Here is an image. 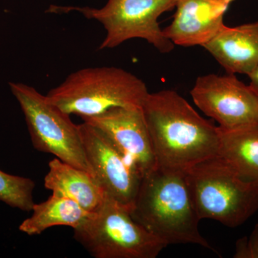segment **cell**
<instances>
[{"mask_svg": "<svg viewBox=\"0 0 258 258\" xmlns=\"http://www.w3.org/2000/svg\"><path fill=\"white\" fill-rule=\"evenodd\" d=\"M142 111L157 169L186 174L199 163L217 155L218 126L202 117L176 91L149 93Z\"/></svg>", "mask_w": 258, "mask_h": 258, "instance_id": "1", "label": "cell"}, {"mask_svg": "<svg viewBox=\"0 0 258 258\" xmlns=\"http://www.w3.org/2000/svg\"><path fill=\"white\" fill-rule=\"evenodd\" d=\"M131 215L166 246L198 244L216 252L199 230L201 220L186 174L157 169L144 176Z\"/></svg>", "mask_w": 258, "mask_h": 258, "instance_id": "2", "label": "cell"}, {"mask_svg": "<svg viewBox=\"0 0 258 258\" xmlns=\"http://www.w3.org/2000/svg\"><path fill=\"white\" fill-rule=\"evenodd\" d=\"M149 93L145 83L130 72L119 68L96 67L69 75L46 97L64 113L83 118L115 107L142 108Z\"/></svg>", "mask_w": 258, "mask_h": 258, "instance_id": "3", "label": "cell"}, {"mask_svg": "<svg viewBox=\"0 0 258 258\" xmlns=\"http://www.w3.org/2000/svg\"><path fill=\"white\" fill-rule=\"evenodd\" d=\"M186 176L200 220L236 228L258 211V183L241 179L217 155L193 166Z\"/></svg>", "mask_w": 258, "mask_h": 258, "instance_id": "4", "label": "cell"}, {"mask_svg": "<svg viewBox=\"0 0 258 258\" xmlns=\"http://www.w3.org/2000/svg\"><path fill=\"white\" fill-rule=\"evenodd\" d=\"M74 232L95 258H156L167 247L134 220L128 207L108 194Z\"/></svg>", "mask_w": 258, "mask_h": 258, "instance_id": "5", "label": "cell"}, {"mask_svg": "<svg viewBox=\"0 0 258 258\" xmlns=\"http://www.w3.org/2000/svg\"><path fill=\"white\" fill-rule=\"evenodd\" d=\"M178 0H108L103 8L60 7L52 5L47 13L76 11L101 23L106 31L100 50L119 46L131 39L147 40L161 53H169L174 45L159 26V17L175 8Z\"/></svg>", "mask_w": 258, "mask_h": 258, "instance_id": "6", "label": "cell"}, {"mask_svg": "<svg viewBox=\"0 0 258 258\" xmlns=\"http://www.w3.org/2000/svg\"><path fill=\"white\" fill-rule=\"evenodd\" d=\"M9 86L25 115L33 147L93 175L79 125L35 88L22 83L10 82Z\"/></svg>", "mask_w": 258, "mask_h": 258, "instance_id": "7", "label": "cell"}, {"mask_svg": "<svg viewBox=\"0 0 258 258\" xmlns=\"http://www.w3.org/2000/svg\"><path fill=\"white\" fill-rule=\"evenodd\" d=\"M190 93L199 109L216 120L219 128L258 124L257 96L235 74L200 76Z\"/></svg>", "mask_w": 258, "mask_h": 258, "instance_id": "8", "label": "cell"}, {"mask_svg": "<svg viewBox=\"0 0 258 258\" xmlns=\"http://www.w3.org/2000/svg\"><path fill=\"white\" fill-rule=\"evenodd\" d=\"M79 127L93 176L105 192L132 209L143 177L101 130L85 122Z\"/></svg>", "mask_w": 258, "mask_h": 258, "instance_id": "9", "label": "cell"}, {"mask_svg": "<svg viewBox=\"0 0 258 258\" xmlns=\"http://www.w3.org/2000/svg\"><path fill=\"white\" fill-rule=\"evenodd\" d=\"M82 119L101 130L142 177L157 169L142 108L115 107Z\"/></svg>", "mask_w": 258, "mask_h": 258, "instance_id": "10", "label": "cell"}, {"mask_svg": "<svg viewBox=\"0 0 258 258\" xmlns=\"http://www.w3.org/2000/svg\"><path fill=\"white\" fill-rule=\"evenodd\" d=\"M229 5L224 0H178L173 21L163 33L174 45L203 47L225 25Z\"/></svg>", "mask_w": 258, "mask_h": 258, "instance_id": "11", "label": "cell"}, {"mask_svg": "<svg viewBox=\"0 0 258 258\" xmlns=\"http://www.w3.org/2000/svg\"><path fill=\"white\" fill-rule=\"evenodd\" d=\"M203 47L227 74L248 76L258 66V21L233 28L224 25Z\"/></svg>", "mask_w": 258, "mask_h": 258, "instance_id": "12", "label": "cell"}, {"mask_svg": "<svg viewBox=\"0 0 258 258\" xmlns=\"http://www.w3.org/2000/svg\"><path fill=\"white\" fill-rule=\"evenodd\" d=\"M48 166L44 179L46 189L71 198L90 212L98 208L104 200L106 193L91 173L56 157Z\"/></svg>", "mask_w": 258, "mask_h": 258, "instance_id": "13", "label": "cell"}, {"mask_svg": "<svg viewBox=\"0 0 258 258\" xmlns=\"http://www.w3.org/2000/svg\"><path fill=\"white\" fill-rule=\"evenodd\" d=\"M218 131L217 155L241 179L258 183V124Z\"/></svg>", "mask_w": 258, "mask_h": 258, "instance_id": "14", "label": "cell"}, {"mask_svg": "<svg viewBox=\"0 0 258 258\" xmlns=\"http://www.w3.org/2000/svg\"><path fill=\"white\" fill-rule=\"evenodd\" d=\"M32 211L31 216L19 227V230L28 235H40L56 226L76 228L91 214L74 200L55 192H52L46 201L35 204Z\"/></svg>", "mask_w": 258, "mask_h": 258, "instance_id": "15", "label": "cell"}, {"mask_svg": "<svg viewBox=\"0 0 258 258\" xmlns=\"http://www.w3.org/2000/svg\"><path fill=\"white\" fill-rule=\"evenodd\" d=\"M35 188L33 180L12 175L0 170V201L12 208L25 212L32 211L35 205L33 201Z\"/></svg>", "mask_w": 258, "mask_h": 258, "instance_id": "16", "label": "cell"}, {"mask_svg": "<svg viewBox=\"0 0 258 258\" xmlns=\"http://www.w3.org/2000/svg\"><path fill=\"white\" fill-rule=\"evenodd\" d=\"M233 257L258 258V222L249 237L237 240Z\"/></svg>", "mask_w": 258, "mask_h": 258, "instance_id": "17", "label": "cell"}, {"mask_svg": "<svg viewBox=\"0 0 258 258\" xmlns=\"http://www.w3.org/2000/svg\"><path fill=\"white\" fill-rule=\"evenodd\" d=\"M248 77L250 80L249 86H250L258 98V66L248 75Z\"/></svg>", "mask_w": 258, "mask_h": 258, "instance_id": "18", "label": "cell"}, {"mask_svg": "<svg viewBox=\"0 0 258 258\" xmlns=\"http://www.w3.org/2000/svg\"><path fill=\"white\" fill-rule=\"evenodd\" d=\"M226 3H228V4H230L231 3L234 1V0H224Z\"/></svg>", "mask_w": 258, "mask_h": 258, "instance_id": "19", "label": "cell"}]
</instances>
